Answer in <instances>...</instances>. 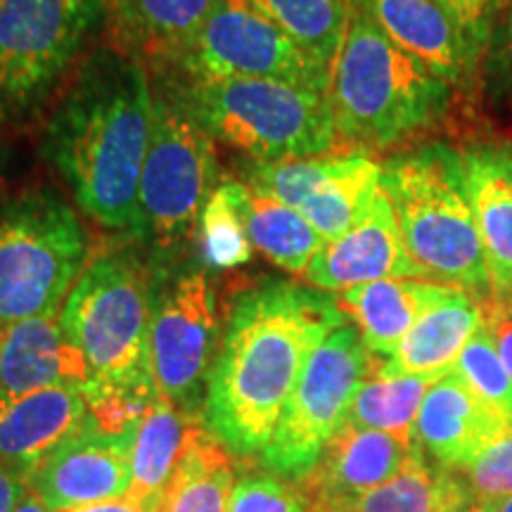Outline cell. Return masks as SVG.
<instances>
[{"label": "cell", "mask_w": 512, "mask_h": 512, "mask_svg": "<svg viewBox=\"0 0 512 512\" xmlns=\"http://www.w3.org/2000/svg\"><path fill=\"white\" fill-rule=\"evenodd\" d=\"M335 297L292 283L242 294L207 380L202 420L235 456H261L313 351L344 325Z\"/></svg>", "instance_id": "6da1fadb"}, {"label": "cell", "mask_w": 512, "mask_h": 512, "mask_svg": "<svg viewBox=\"0 0 512 512\" xmlns=\"http://www.w3.org/2000/svg\"><path fill=\"white\" fill-rule=\"evenodd\" d=\"M150 131L145 64L107 48L81 62L48 121L43 152L83 214L110 230L140 235L138 190Z\"/></svg>", "instance_id": "7a4b0ae2"}, {"label": "cell", "mask_w": 512, "mask_h": 512, "mask_svg": "<svg viewBox=\"0 0 512 512\" xmlns=\"http://www.w3.org/2000/svg\"><path fill=\"white\" fill-rule=\"evenodd\" d=\"M349 8L328 86L339 140L389 147L427 131L444 117L453 88L389 41L351 0Z\"/></svg>", "instance_id": "3957f363"}, {"label": "cell", "mask_w": 512, "mask_h": 512, "mask_svg": "<svg viewBox=\"0 0 512 512\" xmlns=\"http://www.w3.org/2000/svg\"><path fill=\"white\" fill-rule=\"evenodd\" d=\"M382 190L422 275L491 302L489 268L458 152L432 145L389 159L382 166Z\"/></svg>", "instance_id": "277c9868"}, {"label": "cell", "mask_w": 512, "mask_h": 512, "mask_svg": "<svg viewBox=\"0 0 512 512\" xmlns=\"http://www.w3.org/2000/svg\"><path fill=\"white\" fill-rule=\"evenodd\" d=\"M190 110L214 140L256 162L332 155L339 143L328 95L275 79L192 81Z\"/></svg>", "instance_id": "5b68a950"}, {"label": "cell", "mask_w": 512, "mask_h": 512, "mask_svg": "<svg viewBox=\"0 0 512 512\" xmlns=\"http://www.w3.org/2000/svg\"><path fill=\"white\" fill-rule=\"evenodd\" d=\"M86 256V230L55 190L0 202V330L60 311L86 271Z\"/></svg>", "instance_id": "8992f818"}, {"label": "cell", "mask_w": 512, "mask_h": 512, "mask_svg": "<svg viewBox=\"0 0 512 512\" xmlns=\"http://www.w3.org/2000/svg\"><path fill=\"white\" fill-rule=\"evenodd\" d=\"M155 294L136 252L102 254L64 299V337L88 366V380H145Z\"/></svg>", "instance_id": "52a82bcc"}, {"label": "cell", "mask_w": 512, "mask_h": 512, "mask_svg": "<svg viewBox=\"0 0 512 512\" xmlns=\"http://www.w3.org/2000/svg\"><path fill=\"white\" fill-rule=\"evenodd\" d=\"M214 138L183 91H152L150 145L140 174V235L159 249L188 240L216 188Z\"/></svg>", "instance_id": "ba28073f"}, {"label": "cell", "mask_w": 512, "mask_h": 512, "mask_svg": "<svg viewBox=\"0 0 512 512\" xmlns=\"http://www.w3.org/2000/svg\"><path fill=\"white\" fill-rule=\"evenodd\" d=\"M98 27L102 0H0V119L34 114Z\"/></svg>", "instance_id": "9c48e42d"}, {"label": "cell", "mask_w": 512, "mask_h": 512, "mask_svg": "<svg viewBox=\"0 0 512 512\" xmlns=\"http://www.w3.org/2000/svg\"><path fill=\"white\" fill-rule=\"evenodd\" d=\"M373 370L354 325L344 323L313 351L283 418L261 451V465L290 482L306 477L330 439L347 425L351 401Z\"/></svg>", "instance_id": "30bf717a"}, {"label": "cell", "mask_w": 512, "mask_h": 512, "mask_svg": "<svg viewBox=\"0 0 512 512\" xmlns=\"http://www.w3.org/2000/svg\"><path fill=\"white\" fill-rule=\"evenodd\" d=\"M178 64L192 81L275 79L328 95L330 72L249 0H221Z\"/></svg>", "instance_id": "8fae6325"}, {"label": "cell", "mask_w": 512, "mask_h": 512, "mask_svg": "<svg viewBox=\"0 0 512 512\" xmlns=\"http://www.w3.org/2000/svg\"><path fill=\"white\" fill-rule=\"evenodd\" d=\"M219 302L204 268H185L155 294L150 323V373L157 392L195 413L202 384L219 356Z\"/></svg>", "instance_id": "7c38bea8"}, {"label": "cell", "mask_w": 512, "mask_h": 512, "mask_svg": "<svg viewBox=\"0 0 512 512\" xmlns=\"http://www.w3.org/2000/svg\"><path fill=\"white\" fill-rule=\"evenodd\" d=\"M133 434H105L88 420L31 467L29 494L50 512L124 498L131 484Z\"/></svg>", "instance_id": "4fadbf2b"}, {"label": "cell", "mask_w": 512, "mask_h": 512, "mask_svg": "<svg viewBox=\"0 0 512 512\" xmlns=\"http://www.w3.org/2000/svg\"><path fill=\"white\" fill-rule=\"evenodd\" d=\"M389 41L460 91H472L486 46L439 0H351Z\"/></svg>", "instance_id": "5bb4252c"}, {"label": "cell", "mask_w": 512, "mask_h": 512, "mask_svg": "<svg viewBox=\"0 0 512 512\" xmlns=\"http://www.w3.org/2000/svg\"><path fill=\"white\" fill-rule=\"evenodd\" d=\"M415 448L418 441H403L347 422L330 439L309 475L297 479V486L309 498L311 510L342 508L399 475Z\"/></svg>", "instance_id": "9a60e30c"}, {"label": "cell", "mask_w": 512, "mask_h": 512, "mask_svg": "<svg viewBox=\"0 0 512 512\" xmlns=\"http://www.w3.org/2000/svg\"><path fill=\"white\" fill-rule=\"evenodd\" d=\"M384 278H425V275L403 245L394 209L382 190L366 219L342 238L325 242V247L306 268L304 280L320 292L339 294Z\"/></svg>", "instance_id": "2e32d148"}, {"label": "cell", "mask_w": 512, "mask_h": 512, "mask_svg": "<svg viewBox=\"0 0 512 512\" xmlns=\"http://www.w3.org/2000/svg\"><path fill=\"white\" fill-rule=\"evenodd\" d=\"M510 425L460 377L446 373L432 384L415 420V441L444 470L460 472Z\"/></svg>", "instance_id": "e0dca14e"}, {"label": "cell", "mask_w": 512, "mask_h": 512, "mask_svg": "<svg viewBox=\"0 0 512 512\" xmlns=\"http://www.w3.org/2000/svg\"><path fill=\"white\" fill-rule=\"evenodd\" d=\"M221 0H102L110 48L138 62H174L188 53Z\"/></svg>", "instance_id": "ac0fdd59"}, {"label": "cell", "mask_w": 512, "mask_h": 512, "mask_svg": "<svg viewBox=\"0 0 512 512\" xmlns=\"http://www.w3.org/2000/svg\"><path fill=\"white\" fill-rule=\"evenodd\" d=\"M88 366L64 337L60 311L0 330V406L38 389L88 382Z\"/></svg>", "instance_id": "d6986e66"}, {"label": "cell", "mask_w": 512, "mask_h": 512, "mask_svg": "<svg viewBox=\"0 0 512 512\" xmlns=\"http://www.w3.org/2000/svg\"><path fill=\"white\" fill-rule=\"evenodd\" d=\"M458 287L425 278H384L339 292L335 302L373 358H389L403 337L432 306L451 297Z\"/></svg>", "instance_id": "ffe728a7"}, {"label": "cell", "mask_w": 512, "mask_h": 512, "mask_svg": "<svg viewBox=\"0 0 512 512\" xmlns=\"http://www.w3.org/2000/svg\"><path fill=\"white\" fill-rule=\"evenodd\" d=\"M460 159L491 292L498 302H512V147H475Z\"/></svg>", "instance_id": "44dd1931"}, {"label": "cell", "mask_w": 512, "mask_h": 512, "mask_svg": "<svg viewBox=\"0 0 512 512\" xmlns=\"http://www.w3.org/2000/svg\"><path fill=\"white\" fill-rule=\"evenodd\" d=\"M484 328V302L456 290L413 325L392 356L373 358L370 375L444 377L458 363L472 337Z\"/></svg>", "instance_id": "7402d4cb"}, {"label": "cell", "mask_w": 512, "mask_h": 512, "mask_svg": "<svg viewBox=\"0 0 512 512\" xmlns=\"http://www.w3.org/2000/svg\"><path fill=\"white\" fill-rule=\"evenodd\" d=\"M86 401L74 384L31 392L0 406V465L29 475L34 465L88 425Z\"/></svg>", "instance_id": "603a6c76"}, {"label": "cell", "mask_w": 512, "mask_h": 512, "mask_svg": "<svg viewBox=\"0 0 512 512\" xmlns=\"http://www.w3.org/2000/svg\"><path fill=\"white\" fill-rule=\"evenodd\" d=\"M233 486L235 453L200 420L188 434L159 512H228Z\"/></svg>", "instance_id": "cb8c5ba5"}, {"label": "cell", "mask_w": 512, "mask_h": 512, "mask_svg": "<svg viewBox=\"0 0 512 512\" xmlns=\"http://www.w3.org/2000/svg\"><path fill=\"white\" fill-rule=\"evenodd\" d=\"M197 422H200V415L181 411L166 396H157L133 434L128 498H136V501L162 498L188 434Z\"/></svg>", "instance_id": "d4e9b609"}, {"label": "cell", "mask_w": 512, "mask_h": 512, "mask_svg": "<svg viewBox=\"0 0 512 512\" xmlns=\"http://www.w3.org/2000/svg\"><path fill=\"white\" fill-rule=\"evenodd\" d=\"M380 195L382 164L366 152H349L339 155L337 169L299 211L323 235V240L330 242L366 219Z\"/></svg>", "instance_id": "484cf974"}, {"label": "cell", "mask_w": 512, "mask_h": 512, "mask_svg": "<svg viewBox=\"0 0 512 512\" xmlns=\"http://www.w3.org/2000/svg\"><path fill=\"white\" fill-rule=\"evenodd\" d=\"M470 494L458 472L430 465L418 446L399 475L330 512H451Z\"/></svg>", "instance_id": "4316f807"}, {"label": "cell", "mask_w": 512, "mask_h": 512, "mask_svg": "<svg viewBox=\"0 0 512 512\" xmlns=\"http://www.w3.org/2000/svg\"><path fill=\"white\" fill-rule=\"evenodd\" d=\"M249 202V240L271 264L292 275H304L316 254L325 247L323 235L290 204L266 192L252 190Z\"/></svg>", "instance_id": "83f0119b"}, {"label": "cell", "mask_w": 512, "mask_h": 512, "mask_svg": "<svg viewBox=\"0 0 512 512\" xmlns=\"http://www.w3.org/2000/svg\"><path fill=\"white\" fill-rule=\"evenodd\" d=\"M311 60L330 72L349 24V0H249Z\"/></svg>", "instance_id": "f1b7e54d"}, {"label": "cell", "mask_w": 512, "mask_h": 512, "mask_svg": "<svg viewBox=\"0 0 512 512\" xmlns=\"http://www.w3.org/2000/svg\"><path fill=\"white\" fill-rule=\"evenodd\" d=\"M249 202V185L233 178H223L216 185L197 221L204 264L211 268H238L252 259Z\"/></svg>", "instance_id": "f546056e"}, {"label": "cell", "mask_w": 512, "mask_h": 512, "mask_svg": "<svg viewBox=\"0 0 512 512\" xmlns=\"http://www.w3.org/2000/svg\"><path fill=\"white\" fill-rule=\"evenodd\" d=\"M439 377L368 375L349 408V425L415 441V420L427 392Z\"/></svg>", "instance_id": "4dcf8cb0"}, {"label": "cell", "mask_w": 512, "mask_h": 512, "mask_svg": "<svg viewBox=\"0 0 512 512\" xmlns=\"http://www.w3.org/2000/svg\"><path fill=\"white\" fill-rule=\"evenodd\" d=\"M88 418L105 434L136 432L138 422L145 418L157 401V387L152 377L145 380H88L81 384Z\"/></svg>", "instance_id": "1f68e13d"}, {"label": "cell", "mask_w": 512, "mask_h": 512, "mask_svg": "<svg viewBox=\"0 0 512 512\" xmlns=\"http://www.w3.org/2000/svg\"><path fill=\"white\" fill-rule=\"evenodd\" d=\"M453 373L512 427V375L486 325L467 342Z\"/></svg>", "instance_id": "d6a6232c"}, {"label": "cell", "mask_w": 512, "mask_h": 512, "mask_svg": "<svg viewBox=\"0 0 512 512\" xmlns=\"http://www.w3.org/2000/svg\"><path fill=\"white\" fill-rule=\"evenodd\" d=\"M339 155L256 162L249 174V188L266 192L275 200L299 209L337 169Z\"/></svg>", "instance_id": "836d02e7"}, {"label": "cell", "mask_w": 512, "mask_h": 512, "mask_svg": "<svg viewBox=\"0 0 512 512\" xmlns=\"http://www.w3.org/2000/svg\"><path fill=\"white\" fill-rule=\"evenodd\" d=\"M228 512H311V505L297 482L254 470L235 479Z\"/></svg>", "instance_id": "e575fe53"}, {"label": "cell", "mask_w": 512, "mask_h": 512, "mask_svg": "<svg viewBox=\"0 0 512 512\" xmlns=\"http://www.w3.org/2000/svg\"><path fill=\"white\" fill-rule=\"evenodd\" d=\"M458 475L463 477L470 494L482 501H501L512 496V427Z\"/></svg>", "instance_id": "d590c367"}, {"label": "cell", "mask_w": 512, "mask_h": 512, "mask_svg": "<svg viewBox=\"0 0 512 512\" xmlns=\"http://www.w3.org/2000/svg\"><path fill=\"white\" fill-rule=\"evenodd\" d=\"M489 48L491 31L508 0H439Z\"/></svg>", "instance_id": "8d00e7d4"}, {"label": "cell", "mask_w": 512, "mask_h": 512, "mask_svg": "<svg viewBox=\"0 0 512 512\" xmlns=\"http://www.w3.org/2000/svg\"><path fill=\"white\" fill-rule=\"evenodd\" d=\"M486 57H489V67H494L498 81H501V88L512 91V0L505 3L503 12L496 19Z\"/></svg>", "instance_id": "74e56055"}, {"label": "cell", "mask_w": 512, "mask_h": 512, "mask_svg": "<svg viewBox=\"0 0 512 512\" xmlns=\"http://www.w3.org/2000/svg\"><path fill=\"white\" fill-rule=\"evenodd\" d=\"M484 325L489 335L494 337L498 354H501L503 363L512 375V302H498V299L486 302Z\"/></svg>", "instance_id": "f35d334b"}, {"label": "cell", "mask_w": 512, "mask_h": 512, "mask_svg": "<svg viewBox=\"0 0 512 512\" xmlns=\"http://www.w3.org/2000/svg\"><path fill=\"white\" fill-rule=\"evenodd\" d=\"M29 494V475L19 467L0 465V512H15Z\"/></svg>", "instance_id": "ab89813d"}, {"label": "cell", "mask_w": 512, "mask_h": 512, "mask_svg": "<svg viewBox=\"0 0 512 512\" xmlns=\"http://www.w3.org/2000/svg\"><path fill=\"white\" fill-rule=\"evenodd\" d=\"M162 498L159 501H136V498H117V501H105L95 505H83V508H74L67 512H159Z\"/></svg>", "instance_id": "60d3db41"}, {"label": "cell", "mask_w": 512, "mask_h": 512, "mask_svg": "<svg viewBox=\"0 0 512 512\" xmlns=\"http://www.w3.org/2000/svg\"><path fill=\"white\" fill-rule=\"evenodd\" d=\"M451 512H494V501H482L477 496H467L463 503H458Z\"/></svg>", "instance_id": "b9f144b4"}, {"label": "cell", "mask_w": 512, "mask_h": 512, "mask_svg": "<svg viewBox=\"0 0 512 512\" xmlns=\"http://www.w3.org/2000/svg\"><path fill=\"white\" fill-rule=\"evenodd\" d=\"M15 512H50V510L41 501H38L34 494H27V498L17 505Z\"/></svg>", "instance_id": "7bdbcfd3"}, {"label": "cell", "mask_w": 512, "mask_h": 512, "mask_svg": "<svg viewBox=\"0 0 512 512\" xmlns=\"http://www.w3.org/2000/svg\"><path fill=\"white\" fill-rule=\"evenodd\" d=\"M494 512H512V496L494 501Z\"/></svg>", "instance_id": "ee69618b"}, {"label": "cell", "mask_w": 512, "mask_h": 512, "mask_svg": "<svg viewBox=\"0 0 512 512\" xmlns=\"http://www.w3.org/2000/svg\"><path fill=\"white\" fill-rule=\"evenodd\" d=\"M3 176H5V145L0 138V188H3Z\"/></svg>", "instance_id": "f6af8a7d"}, {"label": "cell", "mask_w": 512, "mask_h": 512, "mask_svg": "<svg viewBox=\"0 0 512 512\" xmlns=\"http://www.w3.org/2000/svg\"><path fill=\"white\" fill-rule=\"evenodd\" d=\"M311 512H330V510H311Z\"/></svg>", "instance_id": "bcb514c9"}]
</instances>
